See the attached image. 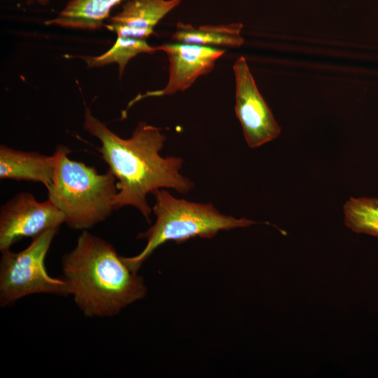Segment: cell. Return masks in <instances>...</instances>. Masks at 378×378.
<instances>
[{"mask_svg":"<svg viewBox=\"0 0 378 378\" xmlns=\"http://www.w3.org/2000/svg\"><path fill=\"white\" fill-rule=\"evenodd\" d=\"M83 126L100 141L97 150L117 179L114 210L133 206L150 223L152 209L146 200L149 193L169 188L186 194L194 188V183L180 172L181 158L160 155L166 141L160 128L141 121L132 136L123 139L95 118L87 106Z\"/></svg>","mask_w":378,"mask_h":378,"instance_id":"6da1fadb","label":"cell"},{"mask_svg":"<svg viewBox=\"0 0 378 378\" xmlns=\"http://www.w3.org/2000/svg\"><path fill=\"white\" fill-rule=\"evenodd\" d=\"M69 295L86 317H111L147 293L144 279L131 270L112 244L83 230L61 261Z\"/></svg>","mask_w":378,"mask_h":378,"instance_id":"7a4b0ae2","label":"cell"},{"mask_svg":"<svg viewBox=\"0 0 378 378\" xmlns=\"http://www.w3.org/2000/svg\"><path fill=\"white\" fill-rule=\"evenodd\" d=\"M155 197L153 211L155 221L138 239L146 241L144 248L136 255L122 257L127 266L138 272L154 251L165 242L183 243L195 237L211 239L220 231L245 227L256 222L237 218L220 213L210 203H200L175 197L164 188L152 192Z\"/></svg>","mask_w":378,"mask_h":378,"instance_id":"3957f363","label":"cell"},{"mask_svg":"<svg viewBox=\"0 0 378 378\" xmlns=\"http://www.w3.org/2000/svg\"><path fill=\"white\" fill-rule=\"evenodd\" d=\"M54 181L49 199L64 214V223L76 230H87L110 216L118 192L117 179L108 170L99 174L94 167L69 158L70 150L59 146Z\"/></svg>","mask_w":378,"mask_h":378,"instance_id":"277c9868","label":"cell"},{"mask_svg":"<svg viewBox=\"0 0 378 378\" xmlns=\"http://www.w3.org/2000/svg\"><path fill=\"white\" fill-rule=\"evenodd\" d=\"M59 228L47 230L33 238L24 250L1 251L0 260V306L5 307L33 294L69 295L66 281L51 276L45 259Z\"/></svg>","mask_w":378,"mask_h":378,"instance_id":"5b68a950","label":"cell"},{"mask_svg":"<svg viewBox=\"0 0 378 378\" xmlns=\"http://www.w3.org/2000/svg\"><path fill=\"white\" fill-rule=\"evenodd\" d=\"M64 223V214L49 199L40 202L31 193H18L0 209V251Z\"/></svg>","mask_w":378,"mask_h":378,"instance_id":"8992f818","label":"cell"},{"mask_svg":"<svg viewBox=\"0 0 378 378\" xmlns=\"http://www.w3.org/2000/svg\"><path fill=\"white\" fill-rule=\"evenodd\" d=\"M233 71L235 113L248 146L257 148L276 139L281 129L260 93L244 57L236 59Z\"/></svg>","mask_w":378,"mask_h":378,"instance_id":"52a82bcc","label":"cell"},{"mask_svg":"<svg viewBox=\"0 0 378 378\" xmlns=\"http://www.w3.org/2000/svg\"><path fill=\"white\" fill-rule=\"evenodd\" d=\"M164 52L169 62V79L161 90L137 95L128 104V108L138 101L150 97L172 95L188 89L200 76L209 74L225 50L211 46L174 43L158 46Z\"/></svg>","mask_w":378,"mask_h":378,"instance_id":"ba28073f","label":"cell"},{"mask_svg":"<svg viewBox=\"0 0 378 378\" xmlns=\"http://www.w3.org/2000/svg\"><path fill=\"white\" fill-rule=\"evenodd\" d=\"M183 0H128L104 26L119 38L146 40L157 24Z\"/></svg>","mask_w":378,"mask_h":378,"instance_id":"9c48e42d","label":"cell"},{"mask_svg":"<svg viewBox=\"0 0 378 378\" xmlns=\"http://www.w3.org/2000/svg\"><path fill=\"white\" fill-rule=\"evenodd\" d=\"M57 155L22 151L0 146V178L38 182L47 190L53 183Z\"/></svg>","mask_w":378,"mask_h":378,"instance_id":"30bf717a","label":"cell"},{"mask_svg":"<svg viewBox=\"0 0 378 378\" xmlns=\"http://www.w3.org/2000/svg\"><path fill=\"white\" fill-rule=\"evenodd\" d=\"M123 0H70L57 15L46 25L96 30L104 24L111 9Z\"/></svg>","mask_w":378,"mask_h":378,"instance_id":"8fae6325","label":"cell"},{"mask_svg":"<svg viewBox=\"0 0 378 378\" xmlns=\"http://www.w3.org/2000/svg\"><path fill=\"white\" fill-rule=\"evenodd\" d=\"M242 28L243 25L239 22L195 27L179 22L172 38L178 43L237 48L244 41L241 36Z\"/></svg>","mask_w":378,"mask_h":378,"instance_id":"7c38bea8","label":"cell"},{"mask_svg":"<svg viewBox=\"0 0 378 378\" xmlns=\"http://www.w3.org/2000/svg\"><path fill=\"white\" fill-rule=\"evenodd\" d=\"M158 47L147 43L146 40L119 38L112 47L99 56H80L89 67L102 66L115 63L118 65L120 76H122L128 62L141 53L153 54Z\"/></svg>","mask_w":378,"mask_h":378,"instance_id":"4fadbf2b","label":"cell"},{"mask_svg":"<svg viewBox=\"0 0 378 378\" xmlns=\"http://www.w3.org/2000/svg\"><path fill=\"white\" fill-rule=\"evenodd\" d=\"M344 213L345 225L352 231L378 237V198L351 197Z\"/></svg>","mask_w":378,"mask_h":378,"instance_id":"5bb4252c","label":"cell"},{"mask_svg":"<svg viewBox=\"0 0 378 378\" xmlns=\"http://www.w3.org/2000/svg\"><path fill=\"white\" fill-rule=\"evenodd\" d=\"M29 2H32L34 1H36L38 4L42 5V6H46L47 4H48L50 0H28Z\"/></svg>","mask_w":378,"mask_h":378,"instance_id":"9a60e30c","label":"cell"}]
</instances>
